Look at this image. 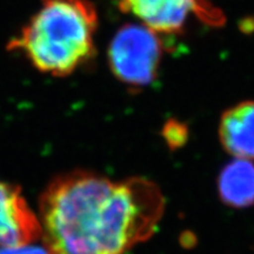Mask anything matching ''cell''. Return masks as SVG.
<instances>
[{"label":"cell","mask_w":254,"mask_h":254,"mask_svg":"<svg viewBox=\"0 0 254 254\" xmlns=\"http://www.w3.org/2000/svg\"><path fill=\"white\" fill-rule=\"evenodd\" d=\"M218 132L225 151L234 158L254 160V100L228 109L221 116Z\"/></svg>","instance_id":"cell-6"},{"label":"cell","mask_w":254,"mask_h":254,"mask_svg":"<svg viewBox=\"0 0 254 254\" xmlns=\"http://www.w3.org/2000/svg\"><path fill=\"white\" fill-rule=\"evenodd\" d=\"M164 209L151 180L73 171L49 184L37 217L49 254H126L153 236Z\"/></svg>","instance_id":"cell-1"},{"label":"cell","mask_w":254,"mask_h":254,"mask_svg":"<svg viewBox=\"0 0 254 254\" xmlns=\"http://www.w3.org/2000/svg\"><path fill=\"white\" fill-rule=\"evenodd\" d=\"M217 186L219 198L228 207H252L254 206L253 160L234 158L219 173Z\"/></svg>","instance_id":"cell-7"},{"label":"cell","mask_w":254,"mask_h":254,"mask_svg":"<svg viewBox=\"0 0 254 254\" xmlns=\"http://www.w3.org/2000/svg\"><path fill=\"white\" fill-rule=\"evenodd\" d=\"M0 254H49L44 246H38L37 243L27 245L0 247Z\"/></svg>","instance_id":"cell-9"},{"label":"cell","mask_w":254,"mask_h":254,"mask_svg":"<svg viewBox=\"0 0 254 254\" xmlns=\"http://www.w3.org/2000/svg\"><path fill=\"white\" fill-rule=\"evenodd\" d=\"M164 136L170 147H180L187 139L186 128L180 124L171 123L165 127Z\"/></svg>","instance_id":"cell-8"},{"label":"cell","mask_w":254,"mask_h":254,"mask_svg":"<svg viewBox=\"0 0 254 254\" xmlns=\"http://www.w3.org/2000/svg\"><path fill=\"white\" fill-rule=\"evenodd\" d=\"M37 213L20 190L0 180V247L27 245L40 240Z\"/></svg>","instance_id":"cell-4"},{"label":"cell","mask_w":254,"mask_h":254,"mask_svg":"<svg viewBox=\"0 0 254 254\" xmlns=\"http://www.w3.org/2000/svg\"><path fill=\"white\" fill-rule=\"evenodd\" d=\"M202 0H120L122 11L159 34L179 33L193 13H201Z\"/></svg>","instance_id":"cell-5"},{"label":"cell","mask_w":254,"mask_h":254,"mask_svg":"<svg viewBox=\"0 0 254 254\" xmlns=\"http://www.w3.org/2000/svg\"><path fill=\"white\" fill-rule=\"evenodd\" d=\"M159 36L142 24L126 25L117 32L109 47V62L124 85L141 88L153 82L163 57Z\"/></svg>","instance_id":"cell-3"},{"label":"cell","mask_w":254,"mask_h":254,"mask_svg":"<svg viewBox=\"0 0 254 254\" xmlns=\"http://www.w3.org/2000/svg\"><path fill=\"white\" fill-rule=\"evenodd\" d=\"M97 30L98 13L91 0H41L6 49L40 73L67 77L94 57Z\"/></svg>","instance_id":"cell-2"}]
</instances>
